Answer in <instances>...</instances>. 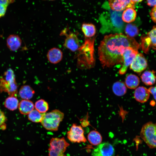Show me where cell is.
Wrapping results in <instances>:
<instances>
[{"label": "cell", "instance_id": "cell-37", "mask_svg": "<svg viewBox=\"0 0 156 156\" xmlns=\"http://www.w3.org/2000/svg\"><path fill=\"white\" fill-rule=\"evenodd\" d=\"M153 96L154 99L155 101H156V93L153 95Z\"/></svg>", "mask_w": 156, "mask_h": 156}, {"label": "cell", "instance_id": "cell-18", "mask_svg": "<svg viewBox=\"0 0 156 156\" xmlns=\"http://www.w3.org/2000/svg\"><path fill=\"white\" fill-rule=\"evenodd\" d=\"M141 78L142 82L147 86H151L156 82V76L155 71L148 70L144 72L142 75Z\"/></svg>", "mask_w": 156, "mask_h": 156}, {"label": "cell", "instance_id": "cell-10", "mask_svg": "<svg viewBox=\"0 0 156 156\" xmlns=\"http://www.w3.org/2000/svg\"><path fill=\"white\" fill-rule=\"evenodd\" d=\"M138 50L130 47H127L125 49L122 55V66L119 71L120 74L123 75L126 73L128 67L130 66L138 53Z\"/></svg>", "mask_w": 156, "mask_h": 156}, {"label": "cell", "instance_id": "cell-8", "mask_svg": "<svg viewBox=\"0 0 156 156\" xmlns=\"http://www.w3.org/2000/svg\"><path fill=\"white\" fill-rule=\"evenodd\" d=\"M77 32H72L68 27L66 28L61 32L60 35L65 36L63 46L73 52L78 50L79 48V42Z\"/></svg>", "mask_w": 156, "mask_h": 156}, {"label": "cell", "instance_id": "cell-21", "mask_svg": "<svg viewBox=\"0 0 156 156\" xmlns=\"http://www.w3.org/2000/svg\"><path fill=\"white\" fill-rule=\"evenodd\" d=\"M35 91L30 86H23L20 88L19 94L21 98L24 100H29L33 97Z\"/></svg>", "mask_w": 156, "mask_h": 156}, {"label": "cell", "instance_id": "cell-25", "mask_svg": "<svg viewBox=\"0 0 156 156\" xmlns=\"http://www.w3.org/2000/svg\"><path fill=\"white\" fill-rule=\"evenodd\" d=\"M81 30L85 36L88 38L94 36L96 32L95 26L91 23H83L81 26Z\"/></svg>", "mask_w": 156, "mask_h": 156}, {"label": "cell", "instance_id": "cell-38", "mask_svg": "<svg viewBox=\"0 0 156 156\" xmlns=\"http://www.w3.org/2000/svg\"><path fill=\"white\" fill-rule=\"evenodd\" d=\"M49 0V1H53L54 0Z\"/></svg>", "mask_w": 156, "mask_h": 156}, {"label": "cell", "instance_id": "cell-1", "mask_svg": "<svg viewBox=\"0 0 156 156\" xmlns=\"http://www.w3.org/2000/svg\"><path fill=\"white\" fill-rule=\"evenodd\" d=\"M139 45L133 38L122 33L105 36L98 49L99 59L103 67L110 68L122 64L125 49L130 47L138 50Z\"/></svg>", "mask_w": 156, "mask_h": 156}, {"label": "cell", "instance_id": "cell-30", "mask_svg": "<svg viewBox=\"0 0 156 156\" xmlns=\"http://www.w3.org/2000/svg\"><path fill=\"white\" fill-rule=\"evenodd\" d=\"M6 120L4 113L0 110V127H2V129L3 127L5 128V124Z\"/></svg>", "mask_w": 156, "mask_h": 156}, {"label": "cell", "instance_id": "cell-9", "mask_svg": "<svg viewBox=\"0 0 156 156\" xmlns=\"http://www.w3.org/2000/svg\"><path fill=\"white\" fill-rule=\"evenodd\" d=\"M68 139L71 142H85L87 140L84 135V131L80 125L73 123L67 133Z\"/></svg>", "mask_w": 156, "mask_h": 156}, {"label": "cell", "instance_id": "cell-2", "mask_svg": "<svg viewBox=\"0 0 156 156\" xmlns=\"http://www.w3.org/2000/svg\"><path fill=\"white\" fill-rule=\"evenodd\" d=\"M122 11H110L101 14L99 18L101 26L100 32L106 33H122L125 27L122 19Z\"/></svg>", "mask_w": 156, "mask_h": 156}, {"label": "cell", "instance_id": "cell-32", "mask_svg": "<svg viewBox=\"0 0 156 156\" xmlns=\"http://www.w3.org/2000/svg\"><path fill=\"white\" fill-rule=\"evenodd\" d=\"M7 7L0 4V18L5 15Z\"/></svg>", "mask_w": 156, "mask_h": 156}, {"label": "cell", "instance_id": "cell-12", "mask_svg": "<svg viewBox=\"0 0 156 156\" xmlns=\"http://www.w3.org/2000/svg\"><path fill=\"white\" fill-rule=\"evenodd\" d=\"M108 3L112 10L118 12L129 8H134L135 4L131 0H108Z\"/></svg>", "mask_w": 156, "mask_h": 156}, {"label": "cell", "instance_id": "cell-20", "mask_svg": "<svg viewBox=\"0 0 156 156\" xmlns=\"http://www.w3.org/2000/svg\"><path fill=\"white\" fill-rule=\"evenodd\" d=\"M146 38L149 40H147L145 38V40L143 39L142 40V44H147L148 45L150 44L152 48L156 49V26L153 27V28L149 31L147 34Z\"/></svg>", "mask_w": 156, "mask_h": 156}, {"label": "cell", "instance_id": "cell-11", "mask_svg": "<svg viewBox=\"0 0 156 156\" xmlns=\"http://www.w3.org/2000/svg\"><path fill=\"white\" fill-rule=\"evenodd\" d=\"M115 150L108 142L101 143L93 149L92 156H114Z\"/></svg>", "mask_w": 156, "mask_h": 156}, {"label": "cell", "instance_id": "cell-13", "mask_svg": "<svg viewBox=\"0 0 156 156\" xmlns=\"http://www.w3.org/2000/svg\"><path fill=\"white\" fill-rule=\"evenodd\" d=\"M147 61L142 53H138L130 65V68L139 74L145 70L147 66Z\"/></svg>", "mask_w": 156, "mask_h": 156}, {"label": "cell", "instance_id": "cell-17", "mask_svg": "<svg viewBox=\"0 0 156 156\" xmlns=\"http://www.w3.org/2000/svg\"><path fill=\"white\" fill-rule=\"evenodd\" d=\"M18 108L20 113L23 115L28 114L34 109V105L29 100H23L19 103Z\"/></svg>", "mask_w": 156, "mask_h": 156}, {"label": "cell", "instance_id": "cell-6", "mask_svg": "<svg viewBox=\"0 0 156 156\" xmlns=\"http://www.w3.org/2000/svg\"><path fill=\"white\" fill-rule=\"evenodd\" d=\"M140 135L149 148H156V123L149 122L144 124L142 128Z\"/></svg>", "mask_w": 156, "mask_h": 156}, {"label": "cell", "instance_id": "cell-16", "mask_svg": "<svg viewBox=\"0 0 156 156\" xmlns=\"http://www.w3.org/2000/svg\"><path fill=\"white\" fill-rule=\"evenodd\" d=\"M47 57L48 60L51 63L56 64L60 62L62 59L63 53L60 49L54 47L49 51Z\"/></svg>", "mask_w": 156, "mask_h": 156}, {"label": "cell", "instance_id": "cell-3", "mask_svg": "<svg viewBox=\"0 0 156 156\" xmlns=\"http://www.w3.org/2000/svg\"><path fill=\"white\" fill-rule=\"evenodd\" d=\"M94 38L92 39H87L84 43L78 50L79 53L77 56V66L79 68L86 69L94 66Z\"/></svg>", "mask_w": 156, "mask_h": 156}, {"label": "cell", "instance_id": "cell-28", "mask_svg": "<svg viewBox=\"0 0 156 156\" xmlns=\"http://www.w3.org/2000/svg\"><path fill=\"white\" fill-rule=\"evenodd\" d=\"M35 109L41 113H46L49 109L48 103L43 99L37 101L35 104Z\"/></svg>", "mask_w": 156, "mask_h": 156}, {"label": "cell", "instance_id": "cell-7", "mask_svg": "<svg viewBox=\"0 0 156 156\" xmlns=\"http://www.w3.org/2000/svg\"><path fill=\"white\" fill-rule=\"evenodd\" d=\"M49 144V156H66L64 153L70 144L64 137L52 138Z\"/></svg>", "mask_w": 156, "mask_h": 156}, {"label": "cell", "instance_id": "cell-22", "mask_svg": "<svg viewBox=\"0 0 156 156\" xmlns=\"http://www.w3.org/2000/svg\"><path fill=\"white\" fill-rule=\"evenodd\" d=\"M140 79L136 75L131 74L127 76L125 84L127 87L130 89H136L140 83Z\"/></svg>", "mask_w": 156, "mask_h": 156}, {"label": "cell", "instance_id": "cell-23", "mask_svg": "<svg viewBox=\"0 0 156 156\" xmlns=\"http://www.w3.org/2000/svg\"><path fill=\"white\" fill-rule=\"evenodd\" d=\"M112 89L114 93L118 96L124 95L127 91L125 84L120 81L115 82L113 85Z\"/></svg>", "mask_w": 156, "mask_h": 156}, {"label": "cell", "instance_id": "cell-26", "mask_svg": "<svg viewBox=\"0 0 156 156\" xmlns=\"http://www.w3.org/2000/svg\"><path fill=\"white\" fill-rule=\"evenodd\" d=\"M19 103L16 97L10 96L5 100L4 105L8 109L13 111L18 107Z\"/></svg>", "mask_w": 156, "mask_h": 156}, {"label": "cell", "instance_id": "cell-27", "mask_svg": "<svg viewBox=\"0 0 156 156\" xmlns=\"http://www.w3.org/2000/svg\"><path fill=\"white\" fill-rule=\"evenodd\" d=\"M45 113H40L36 109H34L28 114V118L32 122H41Z\"/></svg>", "mask_w": 156, "mask_h": 156}, {"label": "cell", "instance_id": "cell-34", "mask_svg": "<svg viewBox=\"0 0 156 156\" xmlns=\"http://www.w3.org/2000/svg\"><path fill=\"white\" fill-rule=\"evenodd\" d=\"M147 4L150 6H156V0H146Z\"/></svg>", "mask_w": 156, "mask_h": 156}, {"label": "cell", "instance_id": "cell-29", "mask_svg": "<svg viewBox=\"0 0 156 156\" xmlns=\"http://www.w3.org/2000/svg\"><path fill=\"white\" fill-rule=\"evenodd\" d=\"M125 32L127 36L133 38L138 34L139 29L135 25L129 23L127 24L125 28Z\"/></svg>", "mask_w": 156, "mask_h": 156}, {"label": "cell", "instance_id": "cell-15", "mask_svg": "<svg viewBox=\"0 0 156 156\" xmlns=\"http://www.w3.org/2000/svg\"><path fill=\"white\" fill-rule=\"evenodd\" d=\"M7 45L11 51H17L21 47L22 40L20 37L16 34H11L9 36L6 40Z\"/></svg>", "mask_w": 156, "mask_h": 156}, {"label": "cell", "instance_id": "cell-4", "mask_svg": "<svg viewBox=\"0 0 156 156\" xmlns=\"http://www.w3.org/2000/svg\"><path fill=\"white\" fill-rule=\"evenodd\" d=\"M0 92H7L10 96L16 97L17 86L13 70L9 68L0 78Z\"/></svg>", "mask_w": 156, "mask_h": 156}, {"label": "cell", "instance_id": "cell-5", "mask_svg": "<svg viewBox=\"0 0 156 156\" xmlns=\"http://www.w3.org/2000/svg\"><path fill=\"white\" fill-rule=\"evenodd\" d=\"M64 113L60 110L55 109L45 113L41 123L46 130L56 131L58 130L60 122L63 120Z\"/></svg>", "mask_w": 156, "mask_h": 156}, {"label": "cell", "instance_id": "cell-19", "mask_svg": "<svg viewBox=\"0 0 156 156\" xmlns=\"http://www.w3.org/2000/svg\"><path fill=\"white\" fill-rule=\"evenodd\" d=\"M136 16V10L133 8H129L122 12V19L124 22L129 23L135 20Z\"/></svg>", "mask_w": 156, "mask_h": 156}, {"label": "cell", "instance_id": "cell-31", "mask_svg": "<svg viewBox=\"0 0 156 156\" xmlns=\"http://www.w3.org/2000/svg\"><path fill=\"white\" fill-rule=\"evenodd\" d=\"M150 15L152 21L156 23V6L153 7L151 10Z\"/></svg>", "mask_w": 156, "mask_h": 156}, {"label": "cell", "instance_id": "cell-36", "mask_svg": "<svg viewBox=\"0 0 156 156\" xmlns=\"http://www.w3.org/2000/svg\"><path fill=\"white\" fill-rule=\"evenodd\" d=\"M135 3L137 2H139L142 1L143 0H131Z\"/></svg>", "mask_w": 156, "mask_h": 156}, {"label": "cell", "instance_id": "cell-33", "mask_svg": "<svg viewBox=\"0 0 156 156\" xmlns=\"http://www.w3.org/2000/svg\"><path fill=\"white\" fill-rule=\"evenodd\" d=\"M15 0H0V4L8 7V5L14 2Z\"/></svg>", "mask_w": 156, "mask_h": 156}, {"label": "cell", "instance_id": "cell-35", "mask_svg": "<svg viewBox=\"0 0 156 156\" xmlns=\"http://www.w3.org/2000/svg\"><path fill=\"white\" fill-rule=\"evenodd\" d=\"M148 90L150 93L153 95L156 93V86L150 87Z\"/></svg>", "mask_w": 156, "mask_h": 156}, {"label": "cell", "instance_id": "cell-24", "mask_svg": "<svg viewBox=\"0 0 156 156\" xmlns=\"http://www.w3.org/2000/svg\"><path fill=\"white\" fill-rule=\"evenodd\" d=\"M88 139L90 144L94 145H98L101 143L102 138L100 134L96 131H91L88 134Z\"/></svg>", "mask_w": 156, "mask_h": 156}, {"label": "cell", "instance_id": "cell-14", "mask_svg": "<svg viewBox=\"0 0 156 156\" xmlns=\"http://www.w3.org/2000/svg\"><path fill=\"white\" fill-rule=\"evenodd\" d=\"M148 89L142 86L137 88L134 91V96L135 99L140 103L146 102L150 96Z\"/></svg>", "mask_w": 156, "mask_h": 156}]
</instances>
